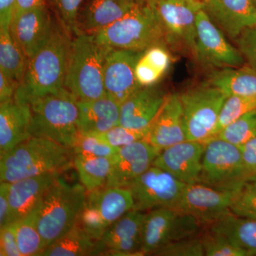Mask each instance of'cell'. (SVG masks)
Wrapping results in <instances>:
<instances>
[{
  "label": "cell",
  "mask_w": 256,
  "mask_h": 256,
  "mask_svg": "<svg viewBox=\"0 0 256 256\" xmlns=\"http://www.w3.org/2000/svg\"><path fill=\"white\" fill-rule=\"evenodd\" d=\"M73 150L45 138L31 137L0 154L1 182H14L74 166Z\"/></svg>",
  "instance_id": "cell-2"
},
{
  "label": "cell",
  "mask_w": 256,
  "mask_h": 256,
  "mask_svg": "<svg viewBox=\"0 0 256 256\" xmlns=\"http://www.w3.org/2000/svg\"><path fill=\"white\" fill-rule=\"evenodd\" d=\"M196 30L197 62L215 68L244 65L240 50L226 40L223 31L204 9L197 13Z\"/></svg>",
  "instance_id": "cell-13"
},
{
  "label": "cell",
  "mask_w": 256,
  "mask_h": 256,
  "mask_svg": "<svg viewBox=\"0 0 256 256\" xmlns=\"http://www.w3.org/2000/svg\"><path fill=\"white\" fill-rule=\"evenodd\" d=\"M72 37L56 18L52 35L28 60L14 100L30 105L34 100L64 88Z\"/></svg>",
  "instance_id": "cell-1"
},
{
  "label": "cell",
  "mask_w": 256,
  "mask_h": 256,
  "mask_svg": "<svg viewBox=\"0 0 256 256\" xmlns=\"http://www.w3.org/2000/svg\"><path fill=\"white\" fill-rule=\"evenodd\" d=\"M110 47L97 41L92 34L73 36L64 87L78 100H90L106 95L104 69Z\"/></svg>",
  "instance_id": "cell-3"
},
{
  "label": "cell",
  "mask_w": 256,
  "mask_h": 256,
  "mask_svg": "<svg viewBox=\"0 0 256 256\" xmlns=\"http://www.w3.org/2000/svg\"><path fill=\"white\" fill-rule=\"evenodd\" d=\"M234 192L217 190L202 183L186 184L175 208L193 216L208 226L230 212Z\"/></svg>",
  "instance_id": "cell-14"
},
{
  "label": "cell",
  "mask_w": 256,
  "mask_h": 256,
  "mask_svg": "<svg viewBox=\"0 0 256 256\" xmlns=\"http://www.w3.org/2000/svg\"><path fill=\"white\" fill-rule=\"evenodd\" d=\"M55 22L46 5L15 15L10 32L30 60L48 41Z\"/></svg>",
  "instance_id": "cell-19"
},
{
  "label": "cell",
  "mask_w": 256,
  "mask_h": 256,
  "mask_svg": "<svg viewBox=\"0 0 256 256\" xmlns=\"http://www.w3.org/2000/svg\"><path fill=\"white\" fill-rule=\"evenodd\" d=\"M151 127V126H150ZM150 127L143 130H134L117 126L107 132L96 134L104 142L114 148H120L138 141L148 140Z\"/></svg>",
  "instance_id": "cell-40"
},
{
  "label": "cell",
  "mask_w": 256,
  "mask_h": 256,
  "mask_svg": "<svg viewBox=\"0 0 256 256\" xmlns=\"http://www.w3.org/2000/svg\"><path fill=\"white\" fill-rule=\"evenodd\" d=\"M240 146L216 136L205 142L200 182L234 191L248 181Z\"/></svg>",
  "instance_id": "cell-8"
},
{
  "label": "cell",
  "mask_w": 256,
  "mask_h": 256,
  "mask_svg": "<svg viewBox=\"0 0 256 256\" xmlns=\"http://www.w3.org/2000/svg\"><path fill=\"white\" fill-rule=\"evenodd\" d=\"M100 256L98 240L92 238L78 222L41 254V256Z\"/></svg>",
  "instance_id": "cell-29"
},
{
  "label": "cell",
  "mask_w": 256,
  "mask_h": 256,
  "mask_svg": "<svg viewBox=\"0 0 256 256\" xmlns=\"http://www.w3.org/2000/svg\"><path fill=\"white\" fill-rule=\"evenodd\" d=\"M46 0H16L14 16L21 14L23 12L40 8V6H46Z\"/></svg>",
  "instance_id": "cell-48"
},
{
  "label": "cell",
  "mask_w": 256,
  "mask_h": 256,
  "mask_svg": "<svg viewBox=\"0 0 256 256\" xmlns=\"http://www.w3.org/2000/svg\"><path fill=\"white\" fill-rule=\"evenodd\" d=\"M230 210L234 214L256 220V182L248 180L234 192Z\"/></svg>",
  "instance_id": "cell-36"
},
{
  "label": "cell",
  "mask_w": 256,
  "mask_h": 256,
  "mask_svg": "<svg viewBox=\"0 0 256 256\" xmlns=\"http://www.w3.org/2000/svg\"><path fill=\"white\" fill-rule=\"evenodd\" d=\"M244 168L249 180L256 176V138L240 146Z\"/></svg>",
  "instance_id": "cell-44"
},
{
  "label": "cell",
  "mask_w": 256,
  "mask_h": 256,
  "mask_svg": "<svg viewBox=\"0 0 256 256\" xmlns=\"http://www.w3.org/2000/svg\"><path fill=\"white\" fill-rule=\"evenodd\" d=\"M92 34L98 42L112 48L144 52L156 45L166 46L162 24L150 3L138 4L118 21Z\"/></svg>",
  "instance_id": "cell-6"
},
{
  "label": "cell",
  "mask_w": 256,
  "mask_h": 256,
  "mask_svg": "<svg viewBox=\"0 0 256 256\" xmlns=\"http://www.w3.org/2000/svg\"><path fill=\"white\" fill-rule=\"evenodd\" d=\"M13 224L12 214L8 194L6 182H1L0 186V228Z\"/></svg>",
  "instance_id": "cell-45"
},
{
  "label": "cell",
  "mask_w": 256,
  "mask_h": 256,
  "mask_svg": "<svg viewBox=\"0 0 256 256\" xmlns=\"http://www.w3.org/2000/svg\"><path fill=\"white\" fill-rule=\"evenodd\" d=\"M30 106L31 137L45 138L72 149L79 134L76 97L64 87Z\"/></svg>",
  "instance_id": "cell-4"
},
{
  "label": "cell",
  "mask_w": 256,
  "mask_h": 256,
  "mask_svg": "<svg viewBox=\"0 0 256 256\" xmlns=\"http://www.w3.org/2000/svg\"><path fill=\"white\" fill-rule=\"evenodd\" d=\"M60 173H47L6 183L13 223L36 210Z\"/></svg>",
  "instance_id": "cell-22"
},
{
  "label": "cell",
  "mask_w": 256,
  "mask_h": 256,
  "mask_svg": "<svg viewBox=\"0 0 256 256\" xmlns=\"http://www.w3.org/2000/svg\"><path fill=\"white\" fill-rule=\"evenodd\" d=\"M252 2H254V5H255L256 8V0H252Z\"/></svg>",
  "instance_id": "cell-51"
},
{
  "label": "cell",
  "mask_w": 256,
  "mask_h": 256,
  "mask_svg": "<svg viewBox=\"0 0 256 256\" xmlns=\"http://www.w3.org/2000/svg\"><path fill=\"white\" fill-rule=\"evenodd\" d=\"M160 152L161 150L146 140L120 148L114 156L106 188H128L152 166Z\"/></svg>",
  "instance_id": "cell-15"
},
{
  "label": "cell",
  "mask_w": 256,
  "mask_h": 256,
  "mask_svg": "<svg viewBox=\"0 0 256 256\" xmlns=\"http://www.w3.org/2000/svg\"><path fill=\"white\" fill-rule=\"evenodd\" d=\"M205 256H249L242 248L234 244L230 239L208 228L200 236Z\"/></svg>",
  "instance_id": "cell-37"
},
{
  "label": "cell",
  "mask_w": 256,
  "mask_h": 256,
  "mask_svg": "<svg viewBox=\"0 0 256 256\" xmlns=\"http://www.w3.org/2000/svg\"><path fill=\"white\" fill-rule=\"evenodd\" d=\"M234 41L244 60L256 70V25L246 28Z\"/></svg>",
  "instance_id": "cell-42"
},
{
  "label": "cell",
  "mask_w": 256,
  "mask_h": 256,
  "mask_svg": "<svg viewBox=\"0 0 256 256\" xmlns=\"http://www.w3.org/2000/svg\"><path fill=\"white\" fill-rule=\"evenodd\" d=\"M86 196L82 183L72 184L60 176L56 180L38 206L37 226L44 249L77 223Z\"/></svg>",
  "instance_id": "cell-5"
},
{
  "label": "cell",
  "mask_w": 256,
  "mask_h": 256,
  "mask_svg": "<svg viewBox=\"0 0 256 256\" xmlns=\"http://www.w3.org/2000/svg\"><path fill=\"white\" fill-rule=\"evenodd\" d=\"M186 184L168 172L152 166L128 188L132 193L133 210L148 212L159 208H176Z\"/></svg>",
  "instance_id": "cell-12"
},
{
  "label": "cell",
  "mask_w": 256,
  "mask_h": 256,
  "mask_svg": "<svg viewBox=\"0 0 256 256\" xmlns=\"http://www.w3.org/2000/svg\"><path fill=\"white\" fill-rule=\"evenodd\" d=\"M152 256H204V250L200 237L181 239L166 244Z\"/></svg>",
  "instance_id": "cell-41"
},
{
  "label": "cell",
  "mask_w": 256,
  "mask_h": 256,
  "mask_svg": "<svg viewBox=\"0 0 256 256\" xmlns=\"http://www.w3.org/2000/svg\"><path fill=\"white\" fill-rule=\"evenodd\" d=\"M20 82L0 72V104L14 100Z\"/></svg>",
  "instance_id": "cell-46"
},
{
  "label": "cell",
  "mask_w": 256,
  "mask_h": 256,
  "mask_svg": "<svg viewBox=\"0 0 256 256\" xmlns=\"http://www.w3.org/2000/svg\"><path fill=\"white\" fill-rule=\"evenodd\" d=\"M227 96L256 95V70L249 65L216 68L207 82Z\"/></svg>",
  "instance_id": "cell-27"
},
{
  "label": "cell",
  "mask_w": 256,
  "mask_h": 256,
  "mask_svg": "<svg viewBox=\"0 0 256 256\" xmlns=\"http://www.w3.org/2000/svg\"><path fill=\"white\" fill-rule=\"evenodd\" d=\"M118 149L104 142L96 134H82L80 132L72 148L74 154L105 158H112L116 156Z\"/></svg>",
  "instance_id": "cell-39"
},
{
  "label": "cell",
  "mask_w": 256,
  "mask_h": 256,
  "mask_svg": "<svg viewBox=\"0 0 256 256\" xmlns=\"http://www.w3.org/2000/svg\"><path fill=\"white\" fill-rule=\"evenodd\" d=\"M186 140L180 94H170L152 124L146 140L162 150Z\"/></svg>",
  "instance_id": "cell-23"
},
{
  "label": "cell",
  "mask_w": 256,
  "mask_h": 256,
  "mask_svg": "<svg viewBox=\"0 0 256 256\" xmlns=\"http://www.w3.org/2000/svg\"><path fill=\"white\" fill-rule=\"evenodd\" d=\"M255 108L256 95L232 96L227 97L218 117L216 136L236 120Z\"/></svg>",
  "instance_id": "cell-35"
},
{
  "label": "cell",
  "mask_w": 256,
  "mask_h": 256,
  "mask_svg": "<svg viewBox=\"0 0 256 256\" xmlns=\"http://www.w3.org/2000/svg\"><path fill=\"white\" fill-rule=\"evenodd\" d=\"M186 1L194 3V4L202 5V6L205 8L206 5L208 4L210 0H186Z\"/></svg>",
  "instance_id": "cell-49"
},
{
  "label": "cell",
  "mask_w": 256,
  "mask_h": 256,
  "mask_svg": "<svg viewBox=\"0 0 256 256\" xmlns=\"http://www.w3.org/2000/svg\"><path fill=\"white\" fill-rule=\"evenodd\" d=\"M133 207L132 193L128 188H104L87 192L78 223L92 238L98 240L114 222Z\"/></svg>",
  "instance_id": "cell-10"
},
{
  "label": "cell",
  "mask_w": 256,
  "mask_h": 256,
  "mask_svg": "<svg viewBox=\"0 0 256 256\" xmlns=\"http://www.w3.org/2000/svg\"><path fill=\"white\" fill-rule=\"evenodd\" d=\"M37 214L38 207L28 216L13 223L22 256H41L44 250L43 240L37 226Z\"/></svg>",
  "instance_id": "cell-33"
},
{
  "label": "cell",
  "mask_w": 256,
  "mask_h": 256,
  "mask_svg": "<svg viewBox=\"0 0 256 256\" xmlns=\"http://www.w3.org/2000/svg\"><path fill=\"white\" fill-rule=\"evenodd\" d=\"M150 4L162 24L166 46L196 58V15L204 8L186 0H158Z\"/></svg>",
  "instance_id": "cell-11"
},
{
  "label": "cell",
  "mask_w": 256,
  "mask_h": 256,
  "mask_svg": "<svg viewBox=\"0 0 256 256\" xmlns=\"http://www.w3.org/2000/svg\"><path fill=\"white\" fill-rule=\"evenodd\" d=\"M0 256H22L13 224L0 228Z\"/></svg>",
  "instance_id": "cell-43"
},
{
  "label": "cell",
  "mask_w": 256,
  "mask_h": 256,
  "mask_svg": "<svg viewBox=\"0 0 256 256\" xmlns=\"http://www.w3.org/2000/svg\"><path fill=\"white\" fill-rule=\"evenodd\" d=\"M141 2L144 3H154L158 1V0H140Z\"/></svg>",
  "instance_id": "cell-50"
},
{
  "label": "cell",
  "mask_w": 256,
  "mask_h": 256,
  "mask_svg": "<svg viewBox=\"0 0 256 256\" xmlns=\"http://www.w3.org/2000/svg\"><path fill=\"white\" fill-rule=\"evenodd\" d=\"M28 62L10 30H0V72L20 82L26 72Z\"/></svg>",
  "instance_id": "cell-32"
},
{
  "label": "cell",
  "mask_w": 256,
  "mask_h": 256,
  "mask_svg": "<svg viewBox=\"0 0 256 256\" xmlns=\"http://www.w3.org/2000/svg\"><path fill=\"white\" fill-rule=\"evenodd\" d=\"M114 163L112 158L74 154V168L87 192L106 188Z\"/></svg>",
  "instance_id": "cell-31"
},
{
  "label": "cell",
  "mask_w": 256,
  "mask_h": 256,
  "mask_svg": "<svg viewBox=\"0 0 256 256\" xmlns=\"http://www.w3.org/2000/svg\"><path fill=\"white\" fill-rule=\"evenodd\" d=\"M180 96L188 140L205 143L214 138L220 112L228 96L207 82Z\"/></svg>",
  "instance_id": "cell-7"
},
{
  "label": "cell",
  "mask_w": 256,
  "mask_h": 256,
  "mask_svg": "<svg viewBox=\"0 0 256 256\" xmlns=\"http://www.w3.org/2000/svg\"><path fill=\"white\" fill-rule=\"evenodd\" d=\"M168 96L156 88H140L121 104L120 126L134 130L150 127Z\"/></svg>",
  "instance_id": "cell-20"
},
{
  "label": "cell",
  "mask_w": 256,
  "mask_h": 256,
  "mask_svg": "<svg viewBox=\"0 0 256 256\" xmlns=\"http://www.w3.org/2000/svg\"><path fill=\"white\" fill-rule=\"evenodd\" d=\"M121 104L110 96L78 100L79 132L98 134L119 126Z\"/></svg>",
  "instance_id": "cell-25"
},
{
  "label": "cell",
  "mask_w": 256,
  "mask_h": 256,
  "mask_svg": "<svg viewBox=\"0 0 256 256\" xmlns=\"http://www.w3.org/2000/svg\"><path fill=\"white\" fill-rule=\"evenodd\" d=\"M216 136L238 146L256 138V108L236 120Z\"/></svg>",
  "instance_id": "cell-34"
},
{
  "label": "cell",
  "mask_w": 256,
  "mask_h": 256,
  "mask_svg": "<svg viewBox=\"0 0 256 256\" xmlns=\"http://www.w3.org/2000/svg\"><path fill=\"white\" fill-rule=\"evenodd\" d=\"M16 9V0H0V30L10 31Z\"/></svg>",
  "instance_id": "cell-47"
},
{
  "label": "cell",
  "mask_w": 256,
  "mask_h": 256,
  "mask_svg": "<svg viewBox=\"0 0 256 256\" xmlns=\"http://www.w3.org/2000/svg\"><path fill=\"white\" fill-rule=\"evenodd\" d=\"M143 52L110 48L106 56L104 82L106 94L122 104L142 87L136 76V66Z\"/></svg>",
  "instance_id": "cell-16"
},
{
  "label": "cell",
  "mask_w": 256,
  "mask_h": 256,
  "mask_svg": "<svg viewBox=\"0 0 256 256\" xmlns=\"http://www.w3.org/2000/svg\"><path fill=\"white\" fill-rule=\"evenodd\" d=\"M208 227L226 236L246 250L249 256H256V220L242 218L229 212Z\"/></svg>",
  "instance_id": "cell-28"
},
{
  "label": "cell",
  "mask_w": 256,
  "mask_h": 256,
  "mask_svg": "<svg viewBox=\"0 0 256 256\" xmlns=\"http://www.w3.org/2000/svg\"><path fill=\"white\" fill-rule=\"evenodd\" d=\"M146 212L132 210L122 216L98 240L100 256H143L142 228Z\"/></svg>",
  "instance_id": "cell-18"
},
{
  "label": "cell",
  "mask_w": 256,
  "mask_h": 256,
  "mask_svg": "<svg viewBox=\"0 0 256 256\" xmlns=\"http://www.w3.org/2000/svg\"><path fill=\"white\" fill-rule=\"evenodd\" d=\"M254 180V181H255L256 182V178H252V180Z\"/></svg>",
  "instance_id": "cell-52"
},
{
  "label": "cell",
  "mask_w": 256,
  "mask_h": 256,
  "mask_svg": "<svg viewBox=\"0 0 256 256\" xmlns=\"http://www.w3.org/2000/svg\"><path fill=\"white\" fill-rule=\"evenodd\" d=\"M204 150V142L186 140L162 150L153 166L186 184L198 183Z\"/></svg>",
  "instance_id": "cell-17"
},
{
  "label": "cell",
  "mask_w": 256,
  "mask_h": 256,
  "mask_svg": "<svg viewBox=\"0 0 256 256\" xmlns=\"http://www.w3.org/2000/svg\"><path fill=\"white\" fill-rule=\"evenodd\" d=\"M203 227L194 216L176 208L149 210L143 220L141 252L143 256L152 255L170 242L196 237Z\"/></svg>",
  "instance_id": "cell-9"
},
{
  "label": "cell",
  "mask_w": 256,
  "mask_h": 256,
  "mask_svg": "<svg viewBox=\"0 0 256 256\" xmlns=\"http://www.w3.org/2000/svg\"><path fill=\"white\" fill-rule=\"evenodd\" d=\"M171 60L166 45H156L144 50L136 66L138 84L142 87L153 86L168 72Z\"/></svg>",
  "instance_id": "cell-30"
},
{
  "label": "cell",
  "mask_w": 256,
  "mask_h": 256,
  "mask_svg": "<svg viewBox=\"0 0 256 256\" xmlns=\"http://www.w3.org/2000/svg\"><path fill=\"white\" fill-rule=\"evenodd\" d=\"M31 119L28 104L15 100L0 104V154L31 138Z\"/></svg>",
  "instance_id": "cell-26"
},
{
  "label": "cell",
  "mask_w": 256,
  "mask_h": 256,
  "mask_svg": "<svg viewBox=\"0 0 256 256\" xmlns=\"http://www.w3.org/2000/svg\"><path fill=\"white\" fill-rule=\"evenodd\" d=\"M57 21L72 37L77 34V16L84 0H46Z\"/></svg>",
  "instance_id": "cell-38"
},
{
  "label": "cell",
  "mask_w": 256,
  "mask_h": 256,
  "mask_svg": "<svg viewBox=\"0 0 256 256\" xmlns=\"http://www.w3.org/2000/svg\"><path fill=\"white\" fill-rule=\"evenodd\" d=\"M140 0H84L77 16V34H95L141 4Z\"/></svg>",
  "instance_id": "cell-21"
},
{
  "label": "cell",
  "mask_w": 256,
  "mask_h": 256,
  "mask_svg": "<svg viewBox=\"0 0 256 256\" xmlns=\"http://www.w3.org/2000/svg\"><path fill=\"white\" fill-rule=\"evenodd\" d=\"M204 10L234 40L246 28L256 25V8L252 0H210Z\"/></svg>",
  "instance_id": "cell-24"
}]
</instances>
